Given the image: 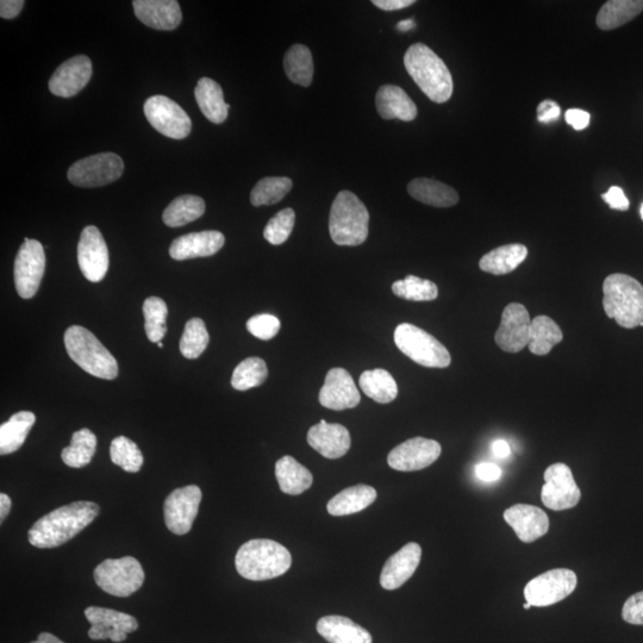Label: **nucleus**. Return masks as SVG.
Listing matches in <instances>:
<instances>
[{
  "instance_id": "obj_20",
  "label": "nucleus",
  "mask_w": 643,
  "mask_h": 643,
  "mask_svg": "<svg viewBox=\"0 0 643 643\" xmlns=\"http://www.w3.org/2000/svg\"><path fill=\"white\" fill-rule=\"evenodd\" d=\"M92 62L86 55H77L58 67L49 80V90L54 96L71 98L89 84Z\"/></svg>"
},
{
  "instance_id": "obj_11",
  "label": "nucleus",
  "mask_w": 643,
  "mask_h": 643,
  "mask_svg": "<svg viewBox=\"0 0 643 643\" xmlns=\"http://www.w3.org/2000/svg\"><path fill=\"white\" fill-rule=\"evenodd\" d=\"M145 115L151 126L160 134L174 140H183L190 135L192 122L179 104L165 96L148 98Z\"/></svg>"
},
{
  "instance_id": "obj_60",
  "label": "nucleus",
  "mask_w": 643,
  "mask_h": 643,
  "mask_svg": "<svg viewBox=\"0 0 643 643\" xmlns=\"http://www.w3.org/2000/svg\"><path fill=\"white\" fill-rule=\"evenodd\" d=\"M640 215H641V218H642V221H643V204L641 205Z\"/></svg>"
},
{
  "instance_id": "obj_56",
  "label": "nucleus",
  "mask_w": 643,
  "mask_h": 643,
  "mask_svg": "<svg viewBox=\"0 0 643 643\" xmlns=\"http://www.w3.org/2000/svg\"><path fill=\"white\" fill-rule=\"evenodd\" d=\"M12 507L11 498L5 493H0V520L5 521V518L10 514Z\"/></svg>"
},
{
  "instance_id": "obj_2",
  "label": "nucleus",
  "mask_w": 643,
  "mask_h": 643,
  "mask_svg": "<svg viewBox=\"0 0 643 643\" xmlns=\"http://www.w3.org/2000/svg\"><path fill=\"white\" fill-rule=\"evenodd\" d=\"M404 66L409 76L430 101L446 103L453 95L451 72L440 56L423 43H415L404 55Z\"/></svg>"
},
{
  "instance_id": "obj_24",
  "label": "nucleus",
  "mask_w": 643,
  "mask_h": 643,
  "mask_svg": "<svg viewBox=\"0 0 643 643\" xmlns=\"http://www.w3.org/2000/svg\"><path fill=\"white\" fill-rule=\"evenodd\" d=\"M226 243V237L215 230L191 233L178 237L170 247L171 258L178 261L196 258H208L220 252Z\"/></svg>"
},
{
  "instance_id": "obj_22",
  "label": "nucleus",
  "mask_w": 643,
  "mask_h": 643,
  "mask_svg": "<svg viewBox=\"0 0 643 643\" xmlns=\"http://www.w3.org/2000/svg\"><path fill=\"white\" fill-rule=\"evenodd\" d=\"M421 558V546L416 542L408 543L387 559L382 574H380V585L389 591L401 588L414 576L421 563Z\"/></svg>"
},
{
  "instance_id": "obj_15",
  "label": "nucleus",
  "mask_w": 643,
  "mask_h": 643,
  "mask_svg": "<svg viewBox=\"0 0 643 643\" xmlns=\"http://www.w3.org/2000/svg\"><path fill=\"white\" fill-rule=\"evenodd\" d=\"M78 262L81 273L91 283H99L109 270V249L99 229L86 227L80 235Z\"/></svg>"
},
{
  "instance_id": "obj_35",
  "label": "nucleus",
  "mask_w": 643,
  "mask_h": 643,
  "mask_svg": "<svg viewBox=\"0 0 643 643\" xmlns=\"http://www.w3.org/2000/svg\"><path fill=\"white\" fill-rule=\"evenodd\" d=\"M359 384L367 397L380 404H389L398 396V385L390 372L383 368L365 371L361 374Z\"/></svg>"
},
{
  "instance_id": "obj_55",
  "label": "nucleus",
  "mask_w": 643,
  "mask_h": 643,
  "mask_svg": "<svg viewBox=\"0 0 643 643\" xmlns=\"http://www.w3.org/2000/svg\"><path fill=\"white\" fill-rule=\"evenodd\" d=\"M492 451L495 453L497 458L501 459L508 458L511 453L509 443L504 440H497L493 443Z\"/></svg>"
},
{
  "instance_id": "obj_28",
  "label": "nucleus",
  "mask_w": 643,
  "mask_h": 643,
  "mask_svg": "<svg viewBox=\"0 0 643 643\" xmlns=\"http://www.w3.org/2000/svg\"><path fill=\"white\" fill-rule=\"evenodd\" d=\"M408 192L416 201L435 208H451L459 202L458 192L453 187L429 178L410 181Z\"/></svg>"
},
{
  "instance_id": "obj_52",
  "label": "nucleus",
  "mask_w": 643,
  "mask_h": 643,
  "mask_svg": "<svg viewBox=\"0 0 643 643\" xmlns=\"http://www.w3.org/2000/svg\"><path fill=\"white\" fill-rule=\"evenodd\" d=\"M476 474L480 480H483V482L491 483L496 482L497 479L501 478L502 470L495 464L482 463L477 465Z\"/></svg>"
},
{
  "instance_id": "obj_9",
  "label": "nucleus",
  "mask_w": 643,
  "mask_h": 643,
  "mask_svg": "<svg viewBox=\"0 0 643 643\" xmlns=\"http://www.w3.org/2000/svg\"><path fill=\"white\" fill-rule=\"evenodd\" d=\"M578 584L577 574L567 568H555L530 580L524 588V597L532 607L545 608L564 601Z\"/></svg>"
},
{
  "instance_id": "obj_27",
  "label": "nucleus",
  "mask_w": 643,
  "mask_h": 643,
  "mask_svg": "<svg viewBox=\"0 0 643 643\" xmlns=\"http://www.w3.org/2000/svg\"><path fill=\"white\" fill-rule=\"evenodd\" d=\"M317 632L329 643H372L368 630L343 616H326L317 622Z\"/></svg>"
},
{
  "instance_id": "obj_39",
  "label": "nucleus",
  "mask_w": 643,
  "mask_h": 643,
  "mask_svg": "<svg viewBox=\"0 0 643 643\" xmlns=\"http://www.w3.org/2000/svg\"><path fill=\"white\" fill-rule=\"evenodd\" d=\"M284 68L292 83L308 87L314 78V61L307 46H292L285 54Z\"/></svg>"
},
{
  "instance_id": "obj_42",
  "label": "nucleus",
  "mask_w": 643,
  "mask_h": 643,
  "mask_svg": "<svg viewBox=\"0 0 643 643\" xmlns=\"http://www.w3.org/2000/svg\"><path fill=\"white\" fill-rule=\"evenodd\" d=\"M267 377L266 362L260 358H248L235 368L232 385L235 390L247 391L264 384Z\"/></svg>"
},
{
  "instance_id": "obj_46",
  "label": "nucleus",
  "mask_w": 643,
  "mask_h": 643,
  "mask_svg": "<svg viewBox=\"0 0 643 643\" xmlns=\"http://www.w3.org/2000/svg\"><path fill=\"white\" fill-rule=\"evenodd\" d=\"M296 214L291 208L279 211L271 218L264 230L266 241L273 246L283 245L289 239L293 228H295Z\"/></svg>"
},
{
  "instance_id": "obj_23",
  "label": "nucleus",
  "mask_w": 643,
  "mask_h": 643,
  "mask_svg": "<svg viewBox=\"0 0 643 643\" xmlns=\"http://www.w3.org/2000/svg\"><path fill=\"white\" fill-rule=\"evenodd\" d=\"M308 443L327 459H340L345 457L351 449L352 440L346 427L337 423H328L322 420L311 427L308 433Z\"/></svg>"
},
{
  "instance_id": "obj_36",
  "label": "nucleus",
  "mask_w": 643,
  "mask_h": 643,
  "mask_svg": "<svg viewBox=\"0 0 643 643\" xmlns=\"http://www.w3.org/2000/svg\"><path fill=\"white\" fill-rule=\"evenodd\" d=\"M205 212V202L201 197L184 195L180 196L167 206L162 215V220L167 227L178 228L195 222Z\"/></svg>"
},
{
  "instance_id": "obj_29",
  "label": "nucleus",
  "mask_w": 643,
  "mask_h": 643,
  "mask_svg": "<svg viewBox=\"0 0 643 643\" xmlns=\"http://www.w3.org/2000/svg\"><path fill=\"white\" fill-rule=\"evenodd\" d=\"M377 490L372 486L359 484L337 493L330 499L327 509L332 516L358 514L370 507L377 499Z\"/></svg>"
},
{
  "instance_id": "obj_16",
  "label": "nucleus",
  "mask_w": 643,
  "mask_h": 643,
  "mask_svg": "<svg viewBox=\"0 0 643 643\" xmlns=\"http://www.w3.org/2000/svg\"><path fill=\"white\" fill-rule=\"evenodd\" d=\"M85 617L91 623L89 636L91 640H111L123 642L128 634L139 629V622L134 616L112 609L89 607Z\"/></svg>"
},
{
  "instance_id": "obj_4",
  "label": "nucleus",
  "mask_w": 643,
  "mask_h": 643,
  "mask_svg": "<svg viewBox=\"0 0 643 643\" xmlns=\"http://www.w3.org/2000/svg\"><path fill=\"white\" fill-rule=\"evenodd\" d=\"M605 314L626 329L643 327V286L627 274H611L603 283Z\"/></svg>"
},
{
  "instance_id": "obj_49",
  "label": "nucleus",
  "mask_w": 643,
  "mask_h": 643,
  "mask_svg": "<svg viewBox=\"0 0 643 643\" xmlns=\"http://www.w3.org/2000/svg\"><path fill=\"white\" fill-rule=\"evenodd\" d=\"M603 201L607 203L611 209L627 211L629 209V199L624 195L621 187L613 186L610 187L607 193L602 195Z\"/></svg>"
},
{
  "instance_id": "obj_10",
  "label": "nucleus",
  "mask_w": 643,
  "mask_h": 643,
  "mask_svg": "<svg viewBox=\"0 0 643 643\" xmlns=\"http://www.w3.org/2000/svg\"><path fill=\"white\" fill-rule=\"evenodd\" d=\"M124 164L115 153L89 156L73 164L68 170V180L79 187H102L121 178Z\"/></svg>"
},
{
  "instance_id": "obj_5",
  "label": "nucleus",
  "mask_w": 643,
  "mask_h": 643,
  "mask_svg": "<svg viewBox=\"0 0 643 643\" xmlns=\"http://www.w3.org/2000/svg\"><path fill=\"white\" fill-rule=\"evenodd\" d=\"M370 214L353 192L341 191L330 210L329 233L339 246H360L367 240Z\"/></svg>"
},
{
  "instance_id": "obj_50",
  "label": "nucleus",
  "mask_w": 643,
  "mask_h": 643,
  "mask_svg": "<svg viewBox=\"0 0 643 643\" xmlns=\"http://www.w3.org/2000/svg\"><path fill=\"white\" fill-rule=\"evenodd\" d=\"M567 124L574 130H584L590 126L591 116L589 112L580 109L567 110L565 114Z\"/></svg>"
},
{
  "instance_id": "obj_14",
  "label": "nucleus",
  "mask_w": 643,
  "mask_h": 643,
  "mask_svg": "<svg viewBox=\"0 0 643 643\" xmlns=\"http://www.w3.org/2000/svg\"><path fill=\"white\" fill-rule=\"evenodd\" d=\"M202 490L197 485L184 486L174 490L164 505L165 523L168 530L176 535L190 533L202 502Z\"/></svg>"
},
{
  "instance_id": "obj_43",
  "label": "nucleus",
  "mask_w": 643,
  "mask_h": 643,
  "mask_svg": "<svg viewBox=\"0 0 643 643\" xmlns=\"http://www.w3.org/2000/svg\"><path fill=\"white\" fill-rule=\"evenodd\" d=\"M210 336L201 318H192L186 323L180 339V352L186 359H197L209 345Z\"/></svg>"
},
{
  "instance_id": "obj_40",
  "label": "nucleus",
  "mask_w": 643,
  "mask_h": 643,
  "mask_svg": "<svg viewBox=\"0 0 643 643\" xmlns=\"http://www.w3.org/2000/svg\"><path fill=\"white\" fill-rule=\"evenodd\" d=\"M392 292L397 297L411 302H432L439 296V289L435 283L416 276L397 280L392 285Z\"/></svg>"
},
{
  "instance_id": "obj_48",
  "label": "nucleus",
  "mask_w": 643,
  "mask_h": 643,
  "mask_svg": "<svg viewBox=\"0 0 643 643\" xmlns=\"http://www.w3.org/2000/svg\"><path fill=\"white\" fill-rule=\"evenodd\" d=\"M622 618L634 626H643V591L627 599L623 605Z\"/></svg>"
},
{
  "instance_id": "obj_54",
  "label": "nucleus",
  "mask_w": 643,
  "mask_h": 643,
  "mask_svg": "<svg viewBox=\"0 0 643 643\" xmlns=\"http://www.w3.org/2000/svg\"><path fill=\"white\" fill-rule=\"evenodd\" d=\"M372 3L376 5L377 8L385 11L402 10L415 4L414 0H374Z\"/></svg>"
},
{
  "instance_id": "obj_30",
  "label": "nucleus",
  "mask_w": 643,
  "mask_h": 643,
  "mask_svg": "<svg viewBox=\"0 0 643 643\" xmlns=\"http://www.w3.org/2000/svg\"><path fill=\"white\" fill-rule=\"evenodd\" d=\"M195 97L199 109L208 120L221 124L227 120L230 105L224 101L220 84L210 78H202L195 89Z\"/></svg>"
},
{
  "instance_id": "obj_41",
  "label": "nucleus",
  "mask_w": 643,
  "mask_h": 643,
  "mask_svg": "<svg viewBox=\"0 0 643 643\" xmlns=\"http://www.w3.org/2000/svg\"><path fill=\"white\" fill-rule=\"evenodd\" d=\"M292 180L286 177H268L261 179L251 193L254 206L273 205L283 201L292 190Z\"/></svg>"
},
{
  "instance_id": "obj_58",
  "label": "nucleus",
  "mask_w": 643,
  "mask_h": 643,
  "mask_svg": "<svg viewBox=\"0 0 643 643\" xmlns=\"http://www.w3.org/2000/svg\"><path fill=\"white\" fill-rule=\"evenodd\" d=\"M416 27L414 20H405L397 24V30L402 31V33H407Z\"/></svg>"
},
{
  "instance_id": "obj_59",
  "label": "nucleus",
  "mask_w": 643,
  "mask_h": 643,
  "mask_svg": "<svg viewBox=\"0 0 643 643\" xmlns=\"http://www.w3.org/2000/svg\"><path fill=\"white\" fill-rule=\"evenodd\" d=\"M523 608L526 609V610H529L530 608H532V605H530L529 603H526V604H524Z\"/></svg>"
},
{
  "instance_id": "obj_44",
  "label": "nucleus",
  "mask_w": 643,
  "mask_h": 643,
  "mask_svg": "<svg viewBox=\"0 0 643 643\" xmlns=\"http://www.w3.org/2000/svg\"><path fill=\"white\" fill-rule=\"evenodd\" d=\"M143 315H145L148 340L154 343L161 342L167 333L168 309L166 303L159 297L147 298L143 304Z\"/></svg>"
},
{
  "instance_id": "obj_61",
  "label": "nucleus",
  "mask_w": 643,
  "mask_h": 643,
  "mask_svg": "<svg viewBox=\"0 0 643 643\" xmlns=\"http://www.w3.org/2000/svg\"><path fill=\"white\" fill-rule=\"evenodd\" d=\"M159 347H160V348L164 347V343L159 342Z\"/></svg>"
},
{
  "instance_id": "obj_47",
  "label": "nucleus",
  "mask_w": 643,
  "mask_h": 643,
  "mask_svg": "<svg viewBox=\"0 0 643 643\" xmlns=\"http://www.w3.org/2000/svg\"><path fill=\"white\" fill-rule=\"evenodd\" d=\"M280 321L276 316L270 314H260L249 318L247 322L248 332L260 340H272L279 333Z\"/></svg>"
},
{
  "instance_id": "obj_3",
  "label": "nucleus",
  "mask_w": 643,
  "mask_h": 643,
  "mask_svg": "<svg viewBox=\"0 0 643 643\" xmlns=\"http://www.w3.org/2000/svg\"><path fill=\"white\" fill-rule=\"evenodd\" d=\"M291 565L289 549L279 542L267 539L243 543L235 558L237 572L241 577L253 582L283 576L290 570Z\"/></svg>"
},
{
  "instance_id": "obj_18",
  "label": "nucleus",
  "mask_w": 643,
  "mask_h": 643,
  "mask_svg": "<svg viewBox=\"0 0 643 643\" xmlns=\"http://www.w3.org/2000/svg\"><path fill=\"white\" fill-rule=\"evenodd\" d=\"M530 320L529 312L520 303H511L504 309L501 326L495 335V341L504 352L518 353L529 345Z\"/></svg>"
},
{
  "instance_id": "obj_57",
  "label": "nucleus",
  "mask_w": 643,
  "mask_h": 643,
  "mask_svg": "<svg viewBox=\"0 0 643 643\" xmlns=\"http://www.w3.org/2000/svg\"><path fill=\"white\" fill-rule=\"evenodd\" d=\"M30 643H66L51 633H41L36 641Z\"/></svg>"
},
{
  "instance_id": "obj_17",
  "label": "nucleus",
  "mask_w": 643,
  "mask_h": 643,
  "mask_svg": "<svg viewBox=\"0 0 643 643\" xmlns=\"http://www.w3.org/2000/svg\"><path fill=\"white\" fill-rule=\"evenodd\" d=\"M441 452L442 448L438 441L414 438L393 448L387 457V463L396 471H421L433 465L440 458Z\"/></svg>"
},
{
  "instance_id": "obj_1",
  "label": "nucleus",
  "mask_w": 643,
  "mask_h": 643,
  "mask_svg": "<svg viewBox=\"0 0 643 643\" xmlns=\"http://www.w3.org/2000/svg\"><path fill=\"white\" fill-rule=\"evenodd\" d=\"M101 513L99 505L93 502H74L60 507L40 518L28 533L31 546L56 548L65 545L74 536L83 532Z\"/></svg>"
},
{
  "instance_id": "obj_37",
  "label": "nucleus",
  "mask_w": 643,
  "mask_h": 643,
  "mask_svg": "<svg viewBox=\"0 0 643 643\" xmlns=\"http://www.w3.org/2000/svg\"><path fill=\"white\" fill-rule=\"evenodd\" d=\"M563 339V332L551 317L538 316L534 318L530 327L528 348L533 354L542 357L551 352Z\"/></svg>"
},
{
  "instance_id": "obj_13",
  "label": "nucleus",
  "mask_w": 643,
  "mask_h": 643,
  "mask_svg": "<svg viewBox=\"0 0 643 643\" xmlns=\"http://www.w3.org/2000/svg\"><path fill=\"white\" fill-rule=\"evenodd\" d=\"M543 479L545 485L542 486L541 499L545 507L554 511L577 507L582 492L570 467L561 463L553 464L547 468Z\"/></svg>"
},
{
  "instance_id": "obj_51",
  "label": "nucleus",
  "mask_w": 643,
  "mask_h": 643,
  "mask_svg": "<svg viewBox=\"0 0 643 643\" xmlns=\"http://www.w3.org/2000/svg\"><path fill=\"white\" fill-rule=\"evenodd\" d=\"M560 114V106L553 101H549V99L538 106V120L541 123L548 124L557 121Z\"/></svg>"
},
{
  "instance_id": "obj_12",
  "label": "nucleus",
  "mask_w": 643,
  "mask_h": 643,
  "mask_svg": "<svg viewBox=\"0 0 643 643\" xmlns=\"http://www.w3.org/2000/svg\"><path fill=\"white\" fill-rule=\"evenodd\" d=\"M45 249L39 241L24 240L17 253L14 268L15 285L18 295L24 299L33 298L45 276Z\"/></svg>"
},
{
  "instance_id": "obj_8",
  "label": "nucleus",
  "mask_w": 643,
  "mask_h": 643,
  "mask_svg": "<svg viewBox=\"0 0 643 643\" xmlns=\"http://www.w3.org/2000/svg\"><path fill=\"white\" fill-rule=\"evenodd\" d=\"M95 582L111 596L126 598L142 588L145 571L133 557L106 559L93 572Z\"/></svg>"
},
{
  "instance_id": "obj_31",
  "label": "nucleus",
  "mask_w": 643,
  "mask_h": 643,
  "mask_svg": "<svg viewBox=\"0 0 643 643\" xmlns=\"http://www.w3.org/2000/svg\"><path fill=\"white\" fill-rule=\"evenodd\" d=\"M276 478L280 490L291 496L302 495L314 483V477L308 468L289 455L277 461Z\"/></svg>"
},
{
  "instance_id": "obj_38",
  "label": "nucleus",
  "mask_w": 643,
  "mask_h": 643,
  "mask_svg": "<svg viewBox=\"0 0 643 643\" xmlns=\"http://www.w3.org/2000/svg\"><path fill=\"white\" fill-rule=\"evenodd\" d=\"M97 451V438L90 429H80L72 436L71 445L61 453L68 467L83 468L89 465Z\"/></svg>"
},
{
  "instance_id": "obj_21",
  "label": "nucleus",
  "mask_w": 643,
  "mask_h": 643,
  "mask_svg": "<svg viewBox=\"0 0 643 643\" xmlns=\"http://www.w3.org/2000/svg\"><path fill=\"white\" fill-rule=\"evenodd\" d=\"M505 522L509 524L524 543H532L548 533L549 518L545 511L534 505L516 504L504 511Z\"/></svg>"
},
{
  "instance_id": "obj_33",
  "label": "nucleus",
  "mask_w": 643,
  "mask_h": 643,
  "mask_svg": "<svg viewBox=\"0 0 643 643\" xmlns=\"http://www.w3.org/2000/svg\"><path fill=\"white\" fill-rule=\"evenodd\" d=\"M36 416L30 411L17 412L0 427V454L15 453L26 442L27 436L34 427Z\"/></svg>"
},
{
  "instance_id": "obj_34",
  "label": "nucleus",
  "mask_w": 643,
  "mask_h": 643,
  "mask_svg": "<svg viewBox=\"0 0 643 643\" xmlns=\"http://www.w3.org/2000/svg\"><path fill=\"white\" fill-rule=\"evenodd\" d=\"M643 11V0H610L597 15V26L602 30L620 28L633 21Z\"/></svg>"
},
{
  "instance_id": "obj_6",
  "label": "nucleus",
  "mask_w": 643,
  "mask_h": 643,
  "mask_svg": "<svg viewBox=\"0 0 643 643\" xmlns=\"http://www.w3.org/2000/svg\"><path fill=\"white\" fill-rule=\"evenodd\" d=\"M65 347L70 358L91 376L114 380L118 364L112 354L90 330L72 326L65 333Z\"/></svg>"
},
{
  "instance_id": "obj_19",
  "label": "nucleus",
  "mask_w": 643,
  "mask_h": 643,
  "mask_svg": "<svg viewBox=\"0 0 643 643\" xmlns=\"http://www.w3.org/2000/svg\"><path fill=\"white\" fill-rule=\"evenodd\" d=\"M318 401L324 408L342 411L358 407L361 397L351 374L337 367L327 373Z\"/></svg>"
},
{
  "instance_id": "obj_32",
  "label": "nucleus",
  "mask_w": 643,
  "mask_h": 643,
  "mask_svg": "<svg viewBox=\"0 0 643 643\" xmlns=\"http://www.w3.org/2000/svg\"><path fill=\"white\" fill-rule=\"evenodd\" d=\"M528 249L520 243L493 249L479 261L480 270L495 276H504L516 270L526 260Z\"/></svg>"
},
{
  "instance_id": "obj_26",
  "label": "nucleus",
  "mask_w": 643,
  "mask_h": 643,
  "mask_svg": "<svg viewBox=\"0 0 643 643\" xmlns=\"http://www.w3.org/2000/svg\"><path fill=\"white\" fill-rule=\"evenodd\" d=\"M378 114L384 120L414 121L417 117V106L402 87L384 85L376 96Z\"/></svg>"
},
{
  "instance_id": "obj_7",
  "label": "nucleus",
  "mask_w": 643,
  "mask_h": 643,
  "mask_svg": "<svg viewBox=\"0 0 643 643\" xmlns=\"http://www.w3.org/2000/svg\"><path fill=\"white\" fill-rule=\"evenodd\" d=\"M395 343L399 351L418 365L428 368L451 365L452 357L448 349L433 335L414 324H399L395 330Z\"/></svg>"
},
{
  "instance_id": "obj_45",
  "label": "nucleus",
  "mask_w": 643,
  "mask_h": 643,
  "mask_svg": "<svg viewBox=\"0 0 643 643\" xmlns=\"http://www.w3.org/2000/svg\"><path fill=\"white\" fill-rule=\"evenodd\" d=\"M110 457L112 463L129 473L139 472L143 465V455L139 446L134 441L126 438V436H118V438L112 440Z\"/></svg>"
},
{
  "instance_id": "obj_25",
  "label": "nucleus",
  "mask_w": 643,
  "mask_h": 643,
  "mask_svg": "<svg viewBox=\"0 0 643 643\" xmlns=\"http://www.w3.org/2000/svg\"><path fill=\"white\" fill-rule=\"evenodd\" d=\"M135 16L156 30H174L179 27L183 14L176 0H135Z\"/></svg>"
},
{
  "instance_id": "obj_53",
  "label": "nucleus",
  "mask_w": 643,
  "mask_h": 643,
  "mask_svg": "<svg viewBox=\"0 0 643 643\" xmlns=\"http://www.w3.org/2000/svg\"><path fill=\"white\" fill-rule=\"evenodd\" d=\"M23 6V0H2L0 2V16L5 20H12L21 14Z\"/></svg>"
}]
</instances>
